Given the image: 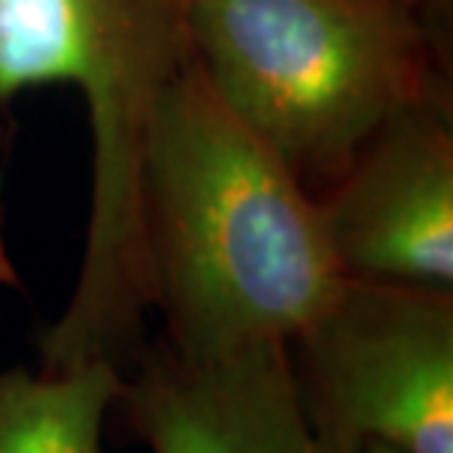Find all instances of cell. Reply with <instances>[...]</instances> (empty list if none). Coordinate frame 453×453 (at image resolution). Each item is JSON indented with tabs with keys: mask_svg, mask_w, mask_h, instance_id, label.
<instances>
[{
	"mask_svg": "<svg viewBox=\"0 0 453 453\" xmlns=\"http://www.w3.org/2000/svg\"><path fill=\"white\" fill-rule=\"evenodd\" d=\"M142 230L159 339L192 362L288 344L348 280L319 197L224 110L192 59L144 142Z\"/></svg>",
	"mask_w": 453,
	"mask_h": 453,
	"instance_id": "obj_1",
	"label": "cell"
},
{
	"mask_svg": "<svg viewBox=\"0 0 453 453\" xmlns=\"http://www.w3.org/2000/svg\"><path fill=\"white\" fill-rule=\"evenodd\" d=\"M186 62L180 0H0V110L30 88L68 86L92 144L83 257L39 336L42 371H124L148 342L142 157L159 97Z\"/></svg>",
	"mask_w": 453,
	"mask_h": 453,
	"instance_id": "obj_2",
	"label": "cell"
},
{
	"mask_svg": "<svg viewBox=\"0 0 453 453\" xmlns=\"http://www.w3.org/2000/svg\"><path fill=\"white\" fill-rule=\"evenodd\" d=\"M180 15L212 95L315 197L450 80V0H180Z\"/></svg>",
	"mask_w": 453,
	"mask_h": 453,
	"instance_id": "obj_3",
	"label": "cell"
},
{
	"mask_svg": "<svg viewBox=\"0 0 453 453\" xmlns=\"http://www.w3.org/2000/svg\"><path fill=\"white\" fill-rule=\"evenodd\" d=\"M301 410L333 453H453V292L344 280L288 342Z\"/></svg>",
	"mask_w": 453,
	"mask_h": 453,
	"instance_id": "obj_4",
	"label": "cell"
},
{
	"mask_svg": "<svg viewBox=\"0 0 453 453\" xmlns=\"http://www.w3.org/2000/svg\"><path fill=\"white\" fill-rule=\"evenodd\" d=\"M348 280L453 292V92L430 86L319 197Z\"/></svg>",
	"mask_w": 453,
	"mask_h": 453,
	"instance_id": "obj_5",
	"label": "cell"
},
{
	"mask_svg": "<svg viewBox=\"0 0 453 453\" xmlns=\"http://www.w3.org/2000/svg\"><path fill=\"white\" fill-rule=\"evenodd\" d=\"M118 410L150 453H333L301 410L288 344L192 362L144 342Z\"/></svg>",
	"mask_w": 453,
	"mask_h": 453,
	"instance_id": "obj_6",
	"label": "cell"
},
{
	"mask_svg": "<svg viewBox=\"0 0 453 453\" xmlns=\"http://www.w3.org/2000/svg\"><path fill=\"white\" fill-rule=\"evenodd\" d=\"M124 371L104 362L71 371L0 368V453H104V424Z\"/></svg>",
	"mask_w": 453,
	"mask_h": 453,
	"instance_id": "obj_7",
	"label": "cell"
},
{
	"mask_svg": "<svg viewBox=\"0 0 453 453\" xmlns=\"http://www.w3.org/2000/svg\"><path fill=\"white\" fill-rule=\"evenodd\" d=\"M9 144H12V127H9V121L4 118V112H0V162H4Z\"/></svg>",
	"mask_w": 453,
	"mask_h": 453,
	"instance_id": "obj_8",
	"label": "cell"
},
{
	"mask_svg": "<svg viewBox=\"0 0 453 453\" xmlns=\"http://www.w3.org/2000/svg\"><path fill=\"white\" fill-rule=\"evenodd\" d=\"M359 453H403L397 448H388V445H377V441H371V445H365Z\"/></svg>",
	"mask_w": 453,
	"mask_h": 453,
	"instance_id": "obj_9",
	"label": "cell"
}]
</instances>
